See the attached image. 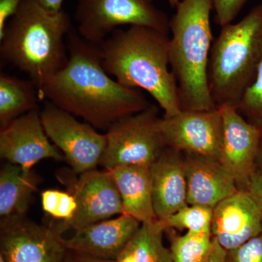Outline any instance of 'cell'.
Instances as JSON below:
<instances>
[{"label":"cell","mask_w":262,"mask_h":262,"mask_svg":"<svg viewBox=\"0 0 262 262\" xmlns=\"http://www.w3.org/2000/svg\"><path fill=\"white\" fill-rule=\"evenodd\" d=\"M170 19V61L182 110L217 108L208 85L212 0H181Z\"/></svg>","instance_id":"277c9868"},{"label":"cell","mask_w":262,"mask_h":262,"mask_svg":"<svg viewBox=\"0 0 262 262\" xmlns=\"http://www.w3.org/2000/svg\"><path fill=\"white\" fill-rule=\"evenodd\" d=\"M43 211L59 222H67L73 218L77 203L73 194L68 191L46 189L41 193Z\"/></svg>","instance_id":"cb8c5ba5"},{"label":"cell","mask_w":262,"mask_h":262,"mask_svg":"<svg viewBox=\"0 0 262 262\" xmlns=\"http://www.w3.org/2000/svg\"><path fill=\"white\" fill-rule=\"evenodd\" d=\"M39 90L32 80L0 75V125L6 126L24 114L39 108Z\"/></svg>","instance_id":"ffe728a7"},{"label":"cell","mask_w":262,"mask_h":262,"mask_svg":"<svg viewBox=\"0 0 262 262\" xmlns=\"http://www.w3.org/2000/svg\"><path fill=\"white\" fill-rule=\"evenodd\" d=\"M261 5H262V3H261Z\"/></svg>","instance_id":"74e56055"},{"label":"cell","mask_w":262,"mask_h":262,"mask_svg":"<svg viewBox=\"0 0 262 262\" xmlns=\"http://www.w3.org/2000/svg\"><path fill=\"white\" fill-rule=\"evenodd\" d=\"M262 61V5L242 20L222 27L212 45L208 80L216 107L237 108Z\"/></svg>","instance_id":"5b68a950"},{"label":"cell","mask_w":262,"mask_h":262,"mask_svg":"<svg viewBox=\"0 0 262 262\" xmlns=\"http://www.w3.org/2000/svg\"><path fill=\"white\" fill-rule=\"evenodd\" d=\"M167 1L171 8H176L180 3L181 0H167Z\"/></svg>","instance_id":"e575fe53"},{"label":"cell","mask_w":262,"mask_h":262,"mask_svg":"<svg viewBox=\"0 0 262 262\" xmlns=\"http://www.w3.org/2000/svg\"><path fill=\"white\" fill-rule=\"evenodd\" d=\"M184 158L188 205L214 208L238 192L233 176L218 160L192 153Z\"/></svg>","instance_id":"2e32d148"},{"label":"cell","mask_w":262,"mask_h":262,"mask_svg":"<svg viewBox=\"0 0 262 262\" xmlns=\"http://www.w3.org/2000/svg\"><path fill=\"white\" fill-rule=\"evenodd\" d=\"M0 262H5L4 258L2 255H0Z\"/></svg>","instance_id":"8d00e7d4"},{"label":"cell","mask_w":262,"mask_h":262,"mask_svg":"<svg viewBox=\"0 0 262 262\" xmlns=\"http://www.w3.org/2000/svg\"><path fill=\"white\" fill-rule=\"evenodd\" d=\"M160 130L167 147L220 161L223 122L220 108L182 110L160 120Z\"/></svg>","instance_id":"30bf717a"},{"label":"cell","mask_w":262,"mask_h":262,"mask_svg":"<svg viewBox=\"0 0 262 262\" xmlns=\"http://www.w3.org/2000/svg\"><path fill=\"white\" fill-rule=\"evenodd\" d=\"M159 110L151 104L123 117L106 131V146L100 165L110 170L120 165L151 166L167 147L160 130Z\"/></svg>","instance_id":"52a82bcc"},{"label":"cell","mask_w":262,"mask_h":262,"mask_svg":"<svg viewBox=\"0 0 262 262\" xmlns=\"http://www.w3.org/2000/svg\"><path fill=\"white\" fill-rule=\"evenodd\" d=\"M157 221L141 224L127 244L135 262H173L170 248L163 244L164 231L160 228Z\"/></svg>","instance_id":"44dd1931"},{"label":"cell","mask_w":262,"mask_h":262,"mask_svg":"<svg viewBox=\"0 0 262 262\" xmlns=\"http://www.w3.org/2000/svg\"><path fill=\"white\" fill-rule=\"evenodd\" d=\"M0 249L5 262H61L68 251L61 235L26 216L1 220Z\"/></svg>","instance_id":"8fae6325"},{"label":"cell","mask_w":262,"mask_h":262,"mask_svg":"<svg viewBox=\"0 0 262 262\" xmlns=\"http://www.w3.org/2000/svg\"><path fill=\"white\" fill-rule=\"evenodd\" d=\"M76 258L78 262H116L115 260L103 259V258L94 257L89 255L80 254V253H77Z\"/></svg>","instance_id":"d6a6232c"},{"label":"cell","mask_w":262,"mask_h":262,"mask_svg":"<svg viewBox=\"0 0 262 262\" xmlns=\"http://www.w3.org/2000/svg\"><path fill=\"white\" fill-rule=\"evenodd\" d=\"M170 246L173 262H203L212 246L211 232H187L184 235L170 232Z\"/></svg>","instance_id":"7402d4cb"},{"label":"cell","mask_w":262,"mask_h":262,"mask_svg":"<svg viewBox=\"0 0 262 262\" xmlns=\"http://www.w3.org/2000/svg\"><path fill=\"white\" fill-rule=\"evenodd\" d=\"M41 6L49 11L58 12L62 9L64 0H36Z\"/></svg>","instance_id":"4dcf8cb0"},{"label":"cell","mask_w":262,"mask_h":262,"mask_svg":"<svg viewBox=\"0 0 262 262\" xmlns=\"http://www.w3.org/2000/svg\"><path fill=\"white\" fill-rule=\"evenodd\" d=\"M237 110L248 121L262 127V61L254 80L244 93Z\"/></svg>","instance_id":"d4e9b609"},{"label":"cell","mask_w":262,"mask_h":262,"mask_svg":"<svg viewBox=\"0 0 262 262\" xmlns=\"http://www.w3.org/2000/svg\"><path fill=\"white\" fill-rule=\"evenodd\" d=\"M141 225L130 215H119L79 229L70 238L63 239V243L69 251L115 260Z\"/></svg>","instance_id":"9a60e30c"},{"label":"cell","mask_w":262,"mask_h":262,"mask_svg":"<svg viewBox=\"0 0 262 262\" xmlns=\"http://www.w3.org/2000/svg\"><path fill=\"white\" fill-rule=\"evenodd\" d=\"M227 262H262V232L246 244L227 251Z\"/></svg>","instance_id":"484cf974"},{"label":"cell","mask_w":262,"mask_h":262,"mask_svg":"<svg viewBox=\"0 0 262 262\" xmlns=\"http://www.w3.org/2000/svg\"><path fill=\"white\" fill-rule=\"evenodd\" d=\"M57 177L77 203V211L72 220L50 226L60 235L69 230L76 232L113 215L124 214L121 196L108 170L94 169L78 174L72 170H62Z\"/></svg>","instance_id":"ba28073f"},{"label":"cell","mask_w":262,"mask_h":262,"mask_svg":"<svg viewBox=\"0 0 262 262\" xmlns=\"http://www.w3.org/2000/svg\"><path fill=\"white\" fill-rule=\"evenodd\" d=\"M181 152L166 147L151 165L153 204L158 220L188 205L187 178Z\"/></svg>","instance_id":"e0dca14e"},{"label":"cell","mask_w":262,"mask_h":262,"mask_svg":"<svg viewBox=\"0 0 262 262\" xmlns=\"http://www.w3.org/2000/svg\"><path fill=\"white\" fill-rule=\"evenodd\" d=\"M67 40L68 63L39 89L40 100L48 99L95 128L106 131L120 119L151 105L140 91L122 85L105 71L98 45L73 29Z\"/></svg>","instance_id":"6da1fadb"},{"label":"cell","mask_w":262,"mask_h":262,"mask_svg":"<svg viewBox=\"0 0 262 262\" xmlns=\"http://www.w3.org/2000/svg\"><path fill=\"white\" fill-rule=\"evenodd\" d=\"M72 29L64 10L49 11L36 0H26L5 26L0 56L40 89L68 63L65 39Z\"/></svg>","instance_id":"3957f363"},{"label":"cell","mask_w":262,"mask_h":262,"mask_svg":"<svg viewBox=\"0 0 262 262\" xmlns=\"http://www.w3.org/2000/svg\"><path fill=\"white\" fill-rule=\"evenodd\" d=\"M257 160L258 163H259L260 168H261V169H260V170L262 171V137L261 140V144H260L259 151H258Z\"/></svg>","instance_id":"836d02e7"},{"label":"cell","mask_w":262,"mask_h":262,"mask_svg":"<svg viewBox=\"0 0 262 262\" xmlns=\"http://www.w3.org/2000/svg\"><path fill=\"white\" fill-rule=\"evenodd\" d=\"M227 251L213 237L211 251L203 262H227Z\"/></svg>","instance_id":"f546056e"},{"label":"cell","mask_w":262,"mask_h":262,"mask_svg":"<svg viewBox=\"0 0 262 262\" xmlns=\"http://www.w3.org/2000/svg\"><path fill=\"white\" fill-rule=\"evenodd\" d=\"M41 119L51 142L61 151L76 173L94 170L100 165L106 146V135L88 122L50 102L41 111Z\"/></svg>","instance_id":"9c48e42d"},{"label":"cell","mask_w":262,"mask_h":262,"mask_svg":"<svg viewBox=\"0 0 262 262\" xmlns=\"http://www.w3.org/2000/svg\"><path fill=\"white\" fill-rule=\"evenodd\" d=\"M115 261L116 262H135V260H134V256H133V253L131 252V250L130 247H129L128 245H127L125 246V248L121 251V253L118 255L116 259H115Z\"/></svg>","instance_id":"1f68e13d"},{"label":"cell","mask_w":262,"mask_h":262,"mask_svg":"<svg viewBox=\"0 0 262 262\" xmlns=\"http://www.w3.org/2000/svg\"><path fill=\"white\" fill-rule=\"evenodd\" d=\"M262 211V171L256 170L252 174L245 188Z\"/></svg>","instance_id":"f1b7e54d"},{"label":"cell","mask_w":262,"mask_h":262,"mask_svg":"<svg viewBox=\"0 0 262 262\" xmlns=\"http://www.w3.org/2000/svg\"><path fill=\"white\" fill-rule=\"evenodd\" d=\"M213 208L199 205H187L173 214L157 223L164 232L169 229H187V232H211Z\"/></svg>","instance_id":"603a6c76"},{"label":"cell","mask_w":262,"mask_h":262,"mask_svg":"<svg viewBox=\"0 0 262 262\" xmlns=\"http://www.w3.org/2000/svg\"><path fill=\"white\" fill-rule=\"evenodd\" d=\"M261 232L262 211L245 189H239L213 208L212 237L227 251Z\"/></svg>","instance_id":"5bb4252c"},{"label":"cell","mask_w":262,"mask_h":262,"mask_svg":"<svg viewBox=\"0 0 262 262\" xmlns=\"http://www.w3.org/2000/svg\"><path fill=\"white\" fill-rule=\"evenodd\" d=\"M75 19L77 33L96 45L123 26L170 32V19L154 0H77Z\"/></svg>","instance_id":"8992f818"},{"label":"cell","mask_w":262,"mask_h":262,"mask_svg":"<svg viewBox=\"0 0 262 262\" xmlns=\"http://www.w3.org/2000/svg\"><path fill=\"white\" fill-rule=\"evenodd\" d=\"M26 0H0V37L9 19L16 13Z\"/></svg>","instance_id":"83f0119b"},{"label":"cell","mask_w":262,"mask_h":262,"mask_svg":"<svg viewBox=\"0 0 262 262\" xmlns=\"http://www.w3.org/2000/svg\"><path fill=\"white\" fill-rule=\"evenodd\" d=\"M41 180L32 169L8 163L0 171L1 220L26 216Z\"/></svg>","instance_id":"d6986e66"},{"label":"cell","mask_w":262,"mask_h":262,"mask_svg":"<svg viewBox=\"0 0 262 262\" xmlns=\"http://www.w3.org/2000/svg\"><path fill=\"white\" fill-rule=\"evenodd\" d=\"M121 196L124 214L142 223L158 220L153 204L151 166L120 165L108 170Z\"/></svg>","instance_id":"ac0fdd59"},{"label":"cell","mask_w":262,"mask_h":262,"mask_svg":"<svg viewBox=\"0 0 262 262\" xmlns=\"http://www.w3.org/2000/svg\"><path fill=\"white\" fill-rule=\"evenodd\" d=\"M220 108L223 122L220 162L233 176L239 189H245L256 171L262 127L248 121L237 108Z\"/></svg>","instance_id":"7c38bea8"},{"label":"cell","mask_w":262,"mask_h":262,"mask_svg":"<svg viewBox=\"0 0 262 262\" xmlns=\"http://www.w3.org/2000/svg\"><path fill=\"white\" fill-rule=\"evenodd\" d=\"M0 156L8 163L31 169L42 160H65L46 134L39 108L1 127Z\"/></svg>","instance_id":"4fadbf2b"},{"label":"cell","mask_w":262,"mask_h":262,"mask_svg":"<svg viewBox=\"0 0 262 262\" xmlns=\"http://www.w3.org/2000/svg\"><path fill=\"white\" fill-rule=\"evenodd\" d=\"M61 262H78L77 261V258H73L71 256H67V254L66 255L64 258L62 260Z\"/></svg>","instance_id":"d590c367"},{"label":"cell","mask_w":262,"mask_h":262,"mask_svg":"<svg viewBox=\"0 0 262 262\" xmlns=\"http://www.w3.org/2000/svg\"><path fill=\"white\" fill-rule=\"evenodd\" d=\"M105 71L130 89H143L170 117L182 111L170 61V37L156 29L132 26L117 29L98 45Z\"/></svg>","instance_id":"7a4b0ae2"},{"label":"cell","mask_w":262,"mask_h":262,"mask_svg":"<svg viewBox=\"0 0 262 262\" xmlns=\"http://www.w3.org/2000/svg\"><path fill=\"white\" fill-rule=\"evenodd\" d=\"M248 0H212L215 21L221 27L232 23Z\"/></svg>","instance_id":"4316f807"}]
</instances>
